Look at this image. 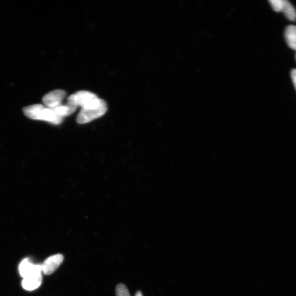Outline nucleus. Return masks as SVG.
<instances>
[{
    "instance_id": "obj_1",
    "label": "nucleus",
    "mask_w": 296,
    "mask_h": 296,
    "mask_svg": "<svg viewBox=\"0 0 296 296\" xmlns=\"http://www.w3.org/2000/svg\"><path fill=\"white\" fill-rule=\"evenodd\" d=\"M23 112L31 119L45 121L54 125L60 124L63 118L58 115L53 110L41 104L26 106L23 109Z\"/></svg>"
},
{
    "instance_id": "obj_2",
    "label": "nucleus",
    "mask_w": 296,
    "mask_h": 296,
    "mask_svg": "<svg viewBox=\"0 0 296 296\" xmlns=\"http://www.w3.org/2000/svg\"><path fill=\"white\" fill-rule=\"evenodd\" d=\"M107 105L105 101L100 106L88 109L81 110L77 116V122L80 124H84L92 121L105 114L107 111Z\"/></svg>"
},
{
    "instance_id": "obj_3",
    "label": "nucleus",
    "mask_w": 296,
    "mask_h": 296,
    "mask_svg": "<svg viewBox=\"0 0 296 296\" xmlns=\"http://www.w3.org/2000/svg\"><path fill=\"white\" fill-rule=\"evenodd\" d=\"M66 96V91L62 90H54L44 97L42 99L43 103L48 108L54 109L62 105V101Z\"/></svg>"
},
{
    "instance_id": "obj_4",
    "label": "nucleus",
    "mask_w": 296,
    "mask_h": 296,
    "mask_svg": "<svg viewBox=\"0 0 296 296\" xmlns=\"http://www.w3.org/2000/svg\"><path fill=\"white\" fill-rule=\"evenodd\" d=\"M97 98H98V97L95 94L89 91H82L69 96L68 100L71 101L77 107L80 106L83 108Z\"/></svg>"
},
{
    "instance_id": "obj_5",
    "label": "nucleus",
    "mask_w": 296,
    "mask_h": 296,
    "mask_svg": "<svg viewBox=\"0 0 296 296\" xmlns=\"http://www.w3.org/2000/svg\"><path fill=\"white\" fill-rule=\"evenodd\" d=\"M63 260L62 254H56L47 258L41 265L42 272L46 276L51 275L61 266Z\"/></svg>"
},
{
    "instance_id": "obj_6",
    "label": "nucleus",
    "mask_w": 296,
    "mask_h": 296,
    "mask_svg": "<svg viewBox=\"0 0 296 296\" xmlns=\"http://www.w3.org/2000/svg\"><path fill=\"white\" fill-rule=\"evenodd\" d=\"M19 271L21 277L24 278L32 274L42 272V266L35 265L31 262L29 258H26L21 261L19 266Z\"/></svg>"
},
{
    "instance_id": "obj_7",
    "label": "nucleus",
    "mask_w": 296,
    "mask_h": 296,
    "mask_svg": "<svg viewBox=\"0 0 296 296\" xmlns=\"http://www.w3.org/2000/svg\"><path fill=\"white\" fill-rule=\"evenodd\" d=\"M42 281L41 273L32 274L23 278L21 285L27 291H33L40 287Z\"/></svg>"
},
{
    "instance_id": "obj_8",
    "label": "nucleus",
    "mask_w": 296,
    "mask_h": 296,
    "mask_svg": "<svg viewBox=\"0 0 296 296\" xmlns=\"http://www.w3.org/2000/svg\"><path fill=\"white\" fill-rule=\"evenodd\" d=\"M285 40L288 46L296 51V26L289 25L285 31Z\"/></svg>"
},
{
    "instance_id": "obj_9",
    "label": "nucleus",
    "mask_w": 296,
    "mask_h": 296,
    "mask_svg": "<svg viewBox=\"0 0 296 296\" xmlns=\"http://www.w3.org/2000/svg\"><path fill=\"white\" fill-rule=\"evenodd\" d=\"M78 107L73 104L72 102L68 100L67 104L66 105H61L52 109L56 114L63 118L72 115L76 110Z\"/></svg>"
},
{
    "instance_id": "obj_10",
    "label": "nucleus",
    "mask_w": 296,
    "mask_h": 296,
    "mask_svg": "<svg viewBox=\"0 0 296 296\" xmlns=\"http://www.w3.org/2000/svg\"><path fill=\"white\" fill-rule=\"evenodd\" d=\"M286 17L291 21H295L296 20V9L287 0H284V6L282 11Z\"/></svg>"
},
{
    "instance_id": "obj_11",
    "label": "nucleus",
    "mask_w": 296,
    "mask_h": 296,
    "mask_svg": "<svg viewBox=\"0 0 296 296\" xmlns=\"http://www.w3.org/2000/svg\"><path fill=\"white\" fill-rule=\"evenodd\" d=\"M116 296H130L127 287L124 284H118L116 287Z\"/></svg>"
},
{
    "instance_id": "obj_12",
    "label": "nucleus",
    "mask_w": 296,
    "mask_h": 296,
    "mask_svg": "<svg viewBox=\"0 0 296 296\" xmlns=\"http://www.w3.org/2000/svg\"><path fill=\"white\" fill-rule=\"evenodd\" d=\"M284 0H270V3L273 9L276 12H282Z\"/></svg>"
},
{
    "instance_id": "obj_13",
    "label": "nucleus",
    "mask_w": 296,
    "mask_h": 296,
    "mask_svg": "<svg viewBox=\"0 0 296 296\" xmlns=\"http://www.w3.org/2000/svg\"><path fill=\"white\" fill-rule=\"evenodd\" d=\"M291 77H292V79L293 81V84L294 85V87L296 90V69L292 70V72H291Z\"/></svg>"
},
{
    "instance_id": "obj_14",
    "label": "nucleus",
    "mask_w": 296,
    "mask_h": 296,
    "mask_svg": "<svg viewBox=\"0 0 296 296\" xmlns=\"http://www.w3.org/2000/svg\"><path fill=\"white\" fill-rule=\"evenodd\" d=\"M134 296H143V295L140 291H138Z\"/></svg>"
},
{
    "instance_id": "obj_15",
    "label": "nucleus",
    "mask_w": 296,
    "mask_h": 296,
    "mask_svg": "<svg viewBox=\"0 0 296 296\" xmlns=\"http://www.w3.org/2000/svg\"><path fill=\"white\" fill-rule=\"evenodd\" d=\"M295 57H296L295 58H296V56Z\"/></svg>"
}]
</instances>
